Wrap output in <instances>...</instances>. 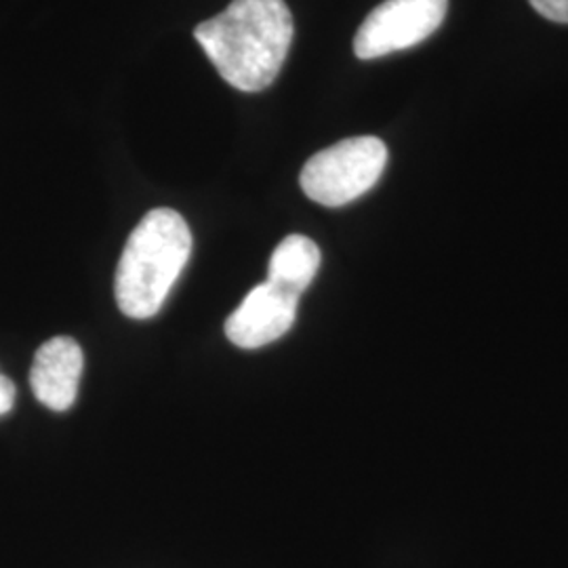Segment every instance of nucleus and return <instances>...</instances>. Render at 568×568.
<instances>
[{"label":"nucleus","mask_w":568,"mask_h":568,"mask_svg":"<svg viewBox=\"0 0 568 568\" xmlns=\"http://www.w3.org/2000/svg\"><path fill=\"white\" fill-rule=\"evenodd\" d=\"M192 253V234L173 209L150 211L124 244L114 293L122 314L133 321L156 316Z\"/></svg>","instance_id":"obj_2"},{"label":"nucleus","mask_w":568,"mask_h":568,"mask_svg":"<svg viewBox=\"0 0 568 568\" xmlns=\"http://www.w3.org/2000/svg\"><path fill=\"white\" fill-rule=\"evenodd\" d=\"M13 403H16V386L9 377L0 373V417L13 408Z\"/></svg>","instance_id":"obj_9"},{"label":"nucleus","mask_w":568,"mask_h":568,"mask_svg":"<svg viewBox=\"0 0 568 568\" xmlns=\"http://www.w3.org/2000/svg\"><path fill=\"white\" fill-rule=\"evenodd\" d=\"M532 4V9L558 23H568V0H528Z\"/></svg>","instance_id":"obj_8"},{"label":"nucleus","mask_w":568,"mask_h":568,"mask_svg":"<svg viewBox=\"0 0 568 568\" xmlns=\"http://www.w3.org/2000/svg\"><path fill=\"white\" fill-rule=\"evenodd\" d=\"M386 164L387 148L379 138H349L314 154L300 182L314 203L344 206L379 182Z\"/></svg>","instance_id":"obj_3"},{"label":"nucleus","mask_w":568,"mask_h":568,"mask_svg":"<svg viewBox=\"0 0 568 568\" xmlns=\"http://www.w3.org/2000/svg\"><path fill=\"white\" fill-rule=\"evenodd\" d=\"M300 297L276 284H257L225 321L227 339L244 349H257L281 339L295 325Z\"/></svg>","instance_id":"obj_5"},{"label":"nucleus","mask_w":568,"mask_h":568,"mask_svg":"<svg viewBox=\"0 0 568 568\" xmlns=\"http://www.w3.org/2000/svg\"><path fill=\"white\" fill-rule=\"evenodd\" d=\"M293 34V16L284 0H234L194 30L220 77L246 93L264 91L276 81Z\"/></svg>","instance_id":"obj_1"},{"label":"nucleus","mask_w":568,"mask_h":568,"mask_svg":"<svg viewBox=\"0 0 568 568\" xmlns=\"http://www.w3.org/2000/svg\"><path fill=\"white\" fill-rule=\"evenodd\" d=\"M81 345L70 337H53L37 349L30 368V386L41 405L51 410H68L79 396L81 384Z\"/></svg>","instance_id":"obj_6"},{"label":"nucleus","mask_w":568,"mask_h":568,"mask_svg":"<svg viewBox=\"0 0 568 568\" xmlns=\"http://www.w3.org/2000/svg\"><path fill=\"white\" fill-rule=\"evenodd\" d=\"M448 0H386L373 9L354 39L358 60H377L429 39L447 18Z\"/></svg>","instance_id":"obj_4"},{"label":"nucleus","mask_w":568,"mask_h":568,"mask_svg":"<svg viewBox=\"0 0 568 568\" xmlns=\"http://www.w3.org/2000/svg\"><path fill=\"white\" fill-rule=\"evenodd\" d=\"M318 267V244L302 234H291L272 253L267 265V283L276 284L295 297H302L305 288L316 278Z\"/></svg>","instance_id":"obj_7"}]
</instances>
